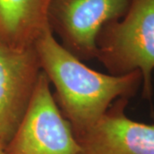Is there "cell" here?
<instances>
[{
	"instance_id": "cell-4",
	"label": "cell",
	"mask_w": 154,
	"mask_h": 154,
	"mask_svg": "<svg viewBox=\"0 0 154 154\" xmlns=\"http://www.w3.org/2000/svg\"><path fill=\"white\" fill-rule=\"evenodd\" d=\"M131 0H51L48 25L80 60L96 58V39L105 24L126 14Z\"/></svg>"
},
{
	"instance_id": "cell-8",
	"label": "cell",
	"mask_w": 154,
	"mask_h": 154,
	"mask_svg": "<svg viewBox=\"0 0 154 154\" xmlns=\"http://www.w3.org/2000/svg\"><path fill=\"white\" fill-rule=\"evenodd\" d=\"M0 154H8L5 151V145L0 141Z\"/></svg>"
},
{
	"instance_id": "cell-1",
	"label": "cell",
	"mask_w": 154,
	"mask_h": 154,
	"mask_svg": "<svg viewBox=\"0 0 154 154\" xmlns=\"http://www.w3.org/2000/svg\"><path fill=\"white\" fill-rule=\"evenodd\" d=\"M34 48L41 70L55 88L56 102L75 134L94 126L115 100L135 96L142 85L139 70L112 75L88 68L56 39L50 28L36 39Z\"/></svg>"
},
{
	"instance_id": "cell-6",
	"label": "cell",
	"mask_w": 154,
	"mask_h": 154,
	"mask_svg": "<svg viewBox=\"0 0 154 154\" xmlns=\"http://www.w3.org/2000/svg\"><path fill=\"white\" fill-rule=\"evenodd\" d=\"M128 101L117 99L94 126L75 134L81 154H154V125L129 119Z\"/></svg>"
},
{
	"instance_id": "cell-2",
	"label": "cell",
	"mask_w": 154,
	"mask_h": 154,
	"mask_svg": "<svg viewBox=\"0 0 154 154\" xmlns=\"http://www.w3.org/2000/svg\"><path fill=\"white\" fill-rule=\"evenodd\" d=\"M96 58L110 75H142V97H152L154 0H131L123 17L102 28L96 39Z\"/></svg>"
},
{
	"instance_id": "cell-3",
	"label": "cell",
	"mask_w": 154,
	"mask_h": 154,
	"mask_svg": "<svg viewBox=\"0 0 154 154\" xmlns=\"http://www.w3.org/2000/svg\"><path fill=\"white\" fill-rule=\"evenodd\" d=\"M41 72L28 108L13 137L8 154H81L69 121L63 116Z\"/></svg>"
},
{
	"instance_id": "cell-5",
	"label": "cell",
	"mask_w": 154,
	"mask_h": 154,
	"mask_svg": "<svg viewBox=\"0 0 154 154\" xmlns=\"http://www.w3.org/2000/svg\"><path fill=\"white\" fill-rule=\"evenodd\" d=\"M41 72L34 45L15 49L0 41V141L5 146L28 110Z\"/></svg>"
},
{
	"instance_id": "cell-7",
	"label": "cell",
	"mask_w": 154,
	"mask_h": 154,
	"mask_svg": "<svg viewBox=\"0 0 154 154\" xmlns=\"http://www.w3.org/2000/svg\"><path fill=\"white\" fill-rule=\"evenodd\" d=\"M51 0H0V41L23 49L34 45L47 28Z\"/></svg>"
}]
</instances>
